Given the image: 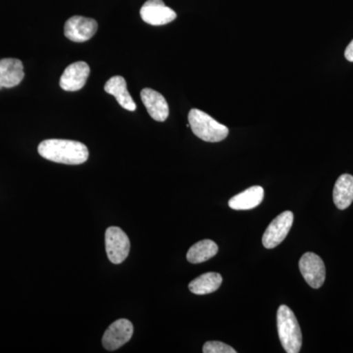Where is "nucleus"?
I'll use <instances>...</instances> for the list:
<instances>
[{
  "mask_svg": "<svg viewBox=\"0 0 353 353\" xmlns=\"http://www.w3.org/2000/svg\"><path fill=\"white\" fill-rule=\"evenodd\" d=\"M189 124L197 138L208 143H219L224 141L229 134L228 127L199 109L190 111Z\"/></svg>",
  "mask_w": 353,
  "mask_h": 353,
  "instance_id": "7ed1b4c3",
  "label": "nucleus"
},
{
  "mask_svg": "<svg viewBox=\"0 0 353 353\" xmlns=\"http://www.w3.org/2000/svg\"><path fill=\"white\" fill-rule=\"evenodd\" d=\"M139 14L141 19L152 26L169 24L176 18L175 11L165 6L162 0H148L141 7Z\"/></svg>",
  "mask_w": 353,
  "mask_h": 353,
  "instance_id": "1a4fd4ad",
  "label": "nucleus"
},
{
  "mask_svg": "<svg viewBox=\"0 0 353 353\" xmlns=\"http://www.w3.org/2000/svg\"><path fill=\"white\" fill-rule=\"evenodd\" d=\"M104 90L108 94L113 95L123 108L128 111H132V112L136 110V103L132 101L130 92H128L126 80L123 77L115 76L109 79L104 85Z\"/></svg>",
  "mask_w": 353,
  "mask_h": 353,
  "instance_id": "ddd939ff",
  "label": "nucleus"
},
{
  "mask_svg": "<svg viewBox=\"0 0 353 353\" xmlns=\"http://www.w3.org/2000/svg\"><path fill=\"white\" fill-rule=\"evenodd\" d=\"M131 248L129 238L122 229L110 227L106 230L105 250L113 264H121L127 259Z\"/></svg>",
  "mask_w": 353,
  "mask_h": 353,
  "instance_id": "20e7f679",
  "label": "nucleus"
},
{
  "mask_svg": "<svg viewBox=\"0 0 353 353\" xmlns=\"http://www.w3.org/2000/svg\"><path fill=\"white\" fill-rule=\"evenodd\" d=\"M333 199L341 210L350 208L353 201V176L350 174L340 176L334 185Z\"/></svg>",
  "mask_w": 353,
  "mask_h": 353,
  "instance_id": "2eb2a0df",
  "label": "nucleus"
},
{
  "mask_svg": "<svg viewBox=\"0 0 353 353\" xmlns=\"http://www.w3.org/2000/svg\"><path fill=\"white\" fill-rule=\"evenodd\" d=\"M97 21L83 16H73L65 23L64 34L74 43H83L94 36L97 31Z\"/></svg>",
  "mask_w": 353,
  "mask_h": 353,
  "instance_id": "6e6552de",
  "label": "nucleus"
},
{
  "mask_svg": "<svg viewBox=\"0 0 353 353\" xmlns=\"http://www.w3.org/2000/svg\"><path fill=\"white\" fill-rule=\"evenodd\" d=\"M141 101L150 117L157 122H164L169 116V106L161 94L152 88H143L141 92Z\"/></svg>",
  "mask_w": 353,
  "mask_h": 353,
  "instance_id": "f8f14e48",
  "label": "nucleus"
},
{
  "mask_svg": "<svg viewBox=\"0 0 353 353\" xmlns=\"http://www.w3.org/2000/svg\"><path fill=\"white\" fill-rule=\"evenodd\" d=\"M24 65L19 59L0 60V90L17 87L24 79Z\"/></svg>",
  "mask_w": 353,
  "mask_h": 353,
  "instance_id": "9b49d317",
  "label": "nucleus"
},
{
  "mask_svg": "<svg viewBox=\"0 0 353 353\" xmlns=\"http://www.w3.org/2000/svg\"><path fill=\"white\" fill-rule=\"evenodd\" d=\"M345 57L347 61L353 62V39L348 44L347 50L345 51Z\"/></svg>",
  "mask_w": 353,
  "mask_h": 353,
  "instance_id": "6ab92c4d",
  "label": "nucleus"
},
{
  "mask_svg": "<svg viewBox=\"0 0 353 353\" xmlns=\"http://www.w3.org/2000/svg\"><path fill=\"white\" fill-rule=\"evenodd\" d=\"M134 334V326L127 319H119L112 323L102 338V345L106 350L114 352L131 340Z\"/></svg>",
  "mask_w": 353,
  "mask_h": 353,
  "instance_id": "0eeeda50",
  "label": "nucleus"
},
{
  "mask_svg": "<svg viewBox=\"0 0 353 353\" xmlns=\"http://www.w3.org/2000/svg\"><path fill=\"white\" fill-rule=\"evenodd\" d=\"M202 352L204 353H236V350L222 341H208L203 345Z\"/></svg>",
  "mask_w": 353,
  "mask_h": 353,
  "instance_id": "a211bd4d",
  "label": "nucleus"
},
{
  "mask_svg": "<svg viewBox=\"0 0 353 353\" xmlns=\"http://www.w3.org/2000/svg\"><path fill=\"white\" fill-rule=\"evenodd\" d=\"M279 338L288 353H299L303 345V334L294 313L287 305H281L277 312Z\"/></svg>",
  "mask_w": 353,
  "mask_h": 353,
  "instance_id": "f03ea898",
  "label": "nucleus"
},
{
  "mask_svg": "<svg viewBox=\"0 0 353 353\" xmlns=\"http://www.w3.org/2000/svg\"><path fill=\"white\" fill-rule=\"evenodd\" d=\"M38 152L44 159L55 163L80 165L88 158L87 146L69 139H46L39 143Z\"/></svg>",
  "mask_w": 353,
  "mask_h": 353,
  "instance_id": "f257e3e1",
  "label": "nucleus"
},
{
  "mask_svg": "<svg viewBox=\"0 0 353 353\" xmlns=\"http://www.w3.org/2000/svg\"><path fill=\"white\" fill-rule=\"evenodd\" d=\"M263 199V188L254 185L232 197L229 201V206L234 210H250V209L257 208Z\"/></svg>",
  "mask_w": 353,
  "mask_h": 353,
  "instance_id": "4468645a",
  "label": "nucleus"
},
{
  "mask_svg": "<svg viewBox=\"0 0 353 353\" xmlns=\"http://www.w3.org/2000/svg\"><path fill=\"white\" fill-rule=\"evenodd\" d=\"M294 223V213L285 211L277 216L267 228L262 238V243L266 248H275L287 238Z\"/></svg>",
  "mask_w": 353,
  "mask_h": 353,
  "instance_id": "423d86ee",
  "label": "nucleus"
},
{
  "mask_svg": "<svg viewBox=\"0 0 353 353\" xmlns=\"http://www.w3.org/2000/svg\"><path fill=\"white\" fill-rule=\"evenodd\" d=\"M217 243L211 240L199 241L187 253L188 261L192 264L202 263L214 257L218 252Z\"/></svg>",
  "mask_w": 353,
  "mask_h": 353,
  "instance_id": "f3484780",
  "label": "nucleus"
},
{
  "mask_svg": "<svg viewBox=\"0 0 353 353\" xmlns=\"http://www.w3.org/2000/svg\"><path fill=\"white\" fill-rule=\"evenodd\" d=\"M299 270L311 288L319 289L326 279V267L321 257L313 252L304 253L299 260Z\"/></svg>",
  "mask_w": 353,
  "mask_h": 353,
  "instance_id": "39448f33",
  "label": "nucleus"
},
{
  "mask_svg": "<svg viewBox=\"0 0 353 353\" xmlns=\"http://www.w3.org/2000/svg\"><path fill=\"white\" fill-rule=\"evenodd\" d=\"M222 276L215 272H209L192 280L190 283L189 289L192 294L197 296L212 294L221 287Z\"/></svg>",
  "mask_w": 353,
  "mask_h": 353,
  "instance_id": "dca6fc26",
  "label": "nucleus"
},
{
  "mask_svg": "<svg viewBox=\"0 0 353 353\" xmlns=\"http://www.w3.org/2000/svg\"><path fill=\"white\" fill-rule=\"evenodd\" d=\"M90 72V66L85 62L79 61L69 65L60 78V87L66 92L82 90L87 83Z\"/></svg>",
  "mask_w": 353,
  "mask_h": 353,
  "instance_id": "9d476101",
  "label": "nucleus"
}]
</instances>
